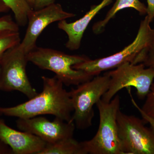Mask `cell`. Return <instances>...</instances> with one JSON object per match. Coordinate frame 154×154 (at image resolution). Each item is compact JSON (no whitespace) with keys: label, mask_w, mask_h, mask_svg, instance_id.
<instances>
[{"label":"cell","mask_w":154,"mask_h":154,"mask_svg":"<svg viewBox=\"0 0 154 154\" xmlns=\"http://www.w3.org/2000/svg\"><path fill=\"white\" fill-rule=\"evenodd\" d=\"M143 63L146 67L154 68V28L152 29L146 47L133 64Z\"/></svg>","instance_id":"obj_16"},{"label":"cell","mask_w":154,"mask_h":154,"mask_svg":"<svg viewBox=\"0 0 154 154\" xmlns=\"http://www.w3.org/2000/svg\"><path fill=\"white\" fill-rule=\"evenodd\" d=\"M14 13L16 22L19 26L27 25L28 18L33 9L26 0H2Z\"/></svg>","instance_id":"obj_15"},{"label":"cell","mask_w":154,"mask_h":154,"mask_svg":"<svg viewBox=\"0 0 154 154\" xmlns=\"http://www.w3.org/2000/svg\"><path fill=\"white\" fill-rule=\"evenodd\" d=\"M113 0H102L99 5L91 7L90 11L81 19L69 23L66 20L58 22V28L64 31L68 36L66 46L69 50L75 51L81 46L84 33L90 22L102 9L109 5Z\"/></svg>","instance_id":"obj_12"},{"label":"cell","mask_w":154,"mask_h":154,"mask_svg":"<svg viewBox=\"0 0 154 154\" xmlns=\"http://www.w3.org/2000/svg\"><path fill=\"white\" fill-rule=\"evenodd\" d=\"M10 10L2 0H0V13H5Z\"/></svg>","instance_id":"obj_24"},{"label":"cell","mask_w":154,"mask_h":154,"mask_svg":"<svg viewBox=\"0 0 154 154\" xmlns=\"http://www.w3.org/2000/svg\"><path fill=\"white\" fill-rule=\"evenodd\" d=\"M17 127L22 131L37 136L46 143L73 137L75 126L73 122H68L57 117L50 121L44 117L18 119Z\"/></svg>","instance_id":"obj_10"},{"label":"cell","mask_w":154,"mask_h":154,"mask_svg":"<svg viewBox=\"0 0 154 154\" xmlns=\"http://www.w3.org/2000/svg\"><path fill=\"white\" fill-rule=\"evenodd\" d=\"M1 115H2V114H1V113H0V116H1Z\"/></svg>","instance_id":"obj_27"},{"label":"cell","mask_w":154,"mask_h":154,"mask_svg":"<svg viewBox=\"0 0 154 154\" xmlns=\"http://www.w3.org/2000/svg\"><path fill=\"white\" fill-rule=\"evenodd\" d=\"M128 8L135 9L140 15L146 14L147 7L140 0H116L113 7L107 12L105 18L96 22L93 25V32L96 34L102 33L107 23L115 17L119 11Z\"/></svg>","instance_id":"obj_13"},{"label":"cell","mask_w":154,"mask_h":154,"mask_svg":"<svg viewBox=\"0 0 154 154\" xmlns=\"http://www.w3.org/2000/svg\"><path fill=\"white\" fill-rule=\"evenodd\" d=\"M43 90L27 102L12 107H0V113L6 116L28 119L39 115L54 116L68 122H72L73 107L69 93L55 75L42 77Z\"/></svg>","instance_id":"obj_1"},{"label":"cell","mask_w":154,"mask_h":154,"mask_svg":"<svg viewBox=\"0 0 154 154\" xmlns=\"http://www.w3.org/2000/svg\"><path fill=\"white\" fill-rule=\"evenodd\" d=\"M145 102L141 109L149 116L154 118V82L152 84L150 91L146 97Z\"/></svg>","instance_id":"obj_19"},{"label":"cell","mask_w":154,"mask_h":154,"mask_svg":"<svg viewBox=\"0 0 154 154\" xmlns=\"http://www.w3.org/2000/svg\"><path fill=\"white\" fill-rule=\"evenodd\" d=\"M19 32H14L0 36V63L6 51L21 42Z\"/></svg>","instance_id":"obj_17"},{"label":"cell","mask_w":154,"mask_h":154,"mask_svg":"<svg viewBox=\"0 0 154 154\" xmlns=\"http://www.w3.org/2000/svg\"><path fill=\"white\" fill-rule=\"evenodd\" d=\"M107 73L110 77V85L102 99L107 102L122 89L131 87L136 89L139 99H145L154 80V68H146L143 63H125Z\"/></svg>","instance_id":"obj_5"},{"label":"cell","mask_w":154,"mask_h":154,"mask_svg":"<svg viewBox=\"0 0 154 154\" xmlns=\"http://www.w3.org/2000/svg\"><path fill=\"white\" fill-rule=\"evenodd\" d=\"M0 154H13L12 149L0 139Z\"/></svg>","instance_id":"obj_23"},{"label":"cell","mask_w":154,"mask_h":154,"mask_svg":"<svg viewBox=\"0 0 154 154\" xmlns=\"http://www.w3.org/2000/svg\"><path fill=\"white\" fill-rule=\"evenodd\" d=\"M19 25L14 22L11 16L7 15L0 18V36L19 32Z\"/></svg>","instance_id":"obj_18"},{"label":"cell","mask_w":154,"mask_h":154,"mask_svg":"<svg viewBox=\"0 0 154 154\" xmlns=\"http://www.w3.org/2000/svg\"><path fill=\"white\" fill-rule=\"evenodd\" d=\"M110 81L106 72L103 75L95 76L69 91L73 107L72 120L78 129L85 130L92 126L94 106L108 90Z\"/></svg>","instance_id":"obj_4"},{"label":"cell","mask_w":154,"mask_h":154,"mask_svg":"<svg viewBox=\"0 0 154 154\" xmlns=\"http://www.w3.org/2000/svg\"><path fill=\"white\" fill-rule=\"evenodd\" d=\"M1 66H0V78H1Z\"/></svg>","instance_id":"obj_26"},{"label":"cell","mask_w":154,"mask_h":154,"mask_svg":"<svg viewBox=\"0 0 154 154\" xmlns=\"http://www.w3.org/2000/svg\"><path fill=\"white\" fill-rule=\"evenodd\" d=\"M55 0H36L33 10H37L55 3Z\"/></svg>","instance_id":"obj_22"},{"label":"cell","mask_w":154,"mask_h":154,"mask_svg":"<svg viewBox=\"0 0 154 154\" xmlns=\"http://www.w3.org/2000/svg\"><path fill=\"white\" fill-rule=\"evenodd\" d=\"M131 101L133 105L136 107V108L137 109L138 111L140 113L143 121H144L146 124L148 123L149 124L150 126L154 130V118L149 116L148 115H147L146 113H145L143 110H142L141 107H140L139 105L137 104L136 102L135 101L134 99L132 98V96H131Z\"/></svg>","instance_id":"obj_20"},{"label":"cell","mask_w":154,"mask_h":154,"mask_svg":"<svg viewBox=\"0 0 154 154\" xmlns=\"http://www.w3.org/2000/svg\"><path fill=\"white\" fill-rule=\"evenodd\" d=\"M39 154H84L81 142L73 137L64 139L53 143H46Z\"/></svg>","instance_id":"obj_14"},{"label":"cell","mask_w":154,"mask_h":154,"mask_svg":"<svg viewBox=\"0 0 154 154\" xmlns=\"http://www.w3.org/2000/svg\"><path fill=\"white\" fill-rule=\"evenodd\" d=\"M26 1H27V2L29 4V5L31 6V8L33 9L36 0H26Z\"/></svg>","instance_id":"obj_25"},{"label":"cell","mask_w":154,"mask_h":154,"mask_svg":"<svg viewBox=\"0 0 154 154\" xmlns=\"http://www.w3.org/2000/svg\"><path fill=\"white\" fill-rule=\"evenodd\" d=\"M146 17L150 22L154 19V0H147Z\"/></svg>","instance_id":"obj_21"},{"label":"cell","mask_w":154,"mask_h":154,"mask_svg":"<svg viewBox=\"0 0 154 154\" xmlns=\"http://www.w3.org/2000/svg\"><path fill=\"white\" fill-rule=\"evenodd\" d=\"M96 105L99 112V128L91 139L81 142L84 154H123L116 120L120 109V97L116 95L108 102L101 99Z\"/></svg>","instance_id":"obj_2"},{"label":"cell","mask_w":154,"mask_h":154,"mask_svg":"<svg viewBox=\"0 0 154 154\" xmlns=\"http://www.w3.org/2000/svg\"><path fill=\"white\" fill-rule=\"evenodd\" d=\"M116 120L123 154H154V130L143 119L120 109Z\"/></svg>","instance_id":"obj_8"},{"label":"cell","mask_w":154,"mask_h":154,"mask_svg":"<svg viewBox=\"0 0 154 154\" xmlns=\"http://www.w3.org/2000/svg\"><path fill=\"white\" fill-rule=\"evenodd\" d=\"M0 139L11 148L13 154H39L46 145L35 135L11 128L1 119Z\"/></svg>","instance_id":"obj_11"},{"label":"cell","mask_w":154,"mask_h":154,"mask_svg":"<svg viewBox=\"0 0 154 154\" xmlns=\"http://www.w3.org/2000/svg\"><path fill=\"white\" fill-rule=\"evenodd\" d=\"M151 22L146 16L140 22L134 40L121 51L106 57L83 62L73 66V68L86 72L93 76L98 75L102 72L116 68L126 62L133 63L142 51L146 47L152 28Z\"/></svg>","instance_id":"obj_6"},{"label":"cell","mask_w":154,"mask_h":154,"mask_svg":"<svg viewBox=\"0 0 154 154\" xmlns=\"http://www.w3.org/2000/svg\"><path fill=\"white\" fill-rule=\"evenodd\" d=\"M75 16L64 11L61 5L55 3L39 10H33L28 17V27L25 36L20 42V47L28 54L36 47L37 38L48 26Z\"/></svg>","instance_id":"obj_9"},{"label":"cell","mask_w":154,"mask_h":154,"mask_svg":"<svg viewBox=\"0 0 154 154\" xmlns=\"http://www.w3.org/2000/svg\"><path fill=\"white\" fill-rule=\"evenodd\" d=\"M27 58L28 62L39 68L54 72L67 86L79 85L94 77L73 68L75 65L90 59L86 56L69 55L56 50L36 46L28 53Z\"/></svg>","instance_id":"obj_3"},{"label":"cell","mask_w":154,"mask_h":154,"mask_svg":"<svg viewBox=\"0 0 154 154\" xmlns=\"http://www.w3.org/2000/svg\"><path fill=\"white\" fill-rule=\"evenodd\" d=\"M27 54L20 43L6 51L0 63V90L19 91L30 99L38 93L31 85L26 72Z\"/></svg>","instance_id":"obj_7"}]
</instances>
